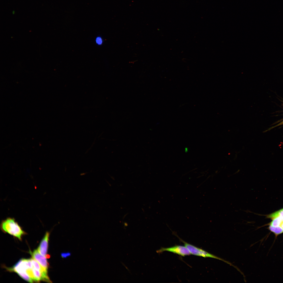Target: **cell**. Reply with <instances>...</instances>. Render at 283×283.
Instances as JSON below:
<instances>
[{"label":"cell","instance_id":"1","mask_svg":"<svg viewBox=\"0 0 283 283\" xmlns=\"http://www.w3.org/2000/svg\"><path fill=\"white\" fill-rule=\"evenodd\" d=\"M2 230L21 240L22 236L25 233L14 219L8 217L2 221L1 224Z\"/></svg>","mask_w":283,"mask_h":283},{"label":"cell","instance_id":"2","mask_svg":"<svg viewBox=\"0 0 283 283\" xmlns=\"http://www.w3.org/2000/svg\"><path fill=\"white\" fill-rule=\"evenodd\" d=\"M179 239L181 241L184 243V246L188 250L191 254L195 255L202 257L204 258L209 257L218 259L236 268H237V267L235 266L230 262L211 254L201 248L188 243L181 239Z\"/></svg>","mask_w":283,"mask_h":283},{"label":"cell","instance_id":"3","mask_svg":"<svg viewBox=\"0 0 283 283\" xmlns=\"http://www.w3.org/2000/svg\"><path fill=\"white\" fill-rule=\"evenodd\" d=\"M165 251L171 252L183 257L189 255L191 254L185 246L178 245L168 248L161 247L156 252L157 253H161Z\"/></svg>","mask_w":283,"mask_h":283},{"label":"cell","instance_id":"4","mask_svg":"<svg viewBox=\"0 0 283 283\" xmlns=\"http://www.w3.org/2000/svg\"><path fill=\"white\" fill-rule=\"evenodd\" d=\"M31 255L32 258L47 272L48 264L46 257L41 255L37 249L35 250L32 253Z\"/></svg>","mask_w":283,"mask_h":283},{"label":"cell","instance_id":"5","mask_svg":"<svg viewBox=\"0 0 283 283\" xmlns=\"http://www.w3.org/2000/svg\"><path fill=\"white\" fill-rule=\"evenodd\" d=\"M49 234L48 232H46L37 248V250L40 254L46 257L47 256Z\"/></svg>","mask_w":283,"mask_h":283},{"label":"cell","instance_id":"6","mask_svg":"<svg viewBox=\"0 0 283 283\" xmlns=\"http://www.w3.org/2000/svg\"><path fill=\"white\" fill-rule=\"evenodd\" d=\"M71 253L69 252H62L61 254V257L64 258H67L71 255Z\"/></svg>","mask_w":283,"mask_h":283},{"label":"cell","instance_id":"7","mask_svg":"<svg viewBox=\"0 0 283 283\" xmlns=\"http://www.w3.org/2000/svg\"><path fill=\"white\" fill-rule=\"evenodd\" d=\"M96 42L97 44L101 45L103 41L101 37H98L96 38Z\"/></svg>","mask_w":283,"mask_h":283},{"label":"cell","instance_id":"8","mask_svg":"<svg viewBox=\"0 0 283 283\" xmlns=\"http://www.w3.org/2000/svg\"><path fill=\"white\" fill-rule=\"evenodd\" d=\"M282 125H283V121H281V122H280L278 124H277L276 125H275V126H273V127H272L271 128H269L267 130H266V131L269 130H270L271 129H272L273 128H274L275 127H277V126H280Z\"/></svg>","mask_w":283,"mask_h":283},{"label":"cell","instance_id":"9","mask_svg":"<svg viewBox=\"0 0 283 283\" xmlns=\"http://www.w3.org/2000/svg\"></svg>","mask_w":283,"mask_h":283}]
</instances>
